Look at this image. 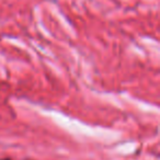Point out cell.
I'll return each instance as SVG.
<instances>
[{
  "label": "cell",
  "instance_id": "1",
  "mask_svg": "<svg viewBox=\"0 0 160 160\" xmlns=\"http://www.w3.org/2000/svg\"><path fill=\"white\" fill-rule=\"evenodd\" d=\"M0 160H10V159H0Z\"/></svg>",
  "mask_w": 160,
  "mask_h": 160
}]
</instances>
